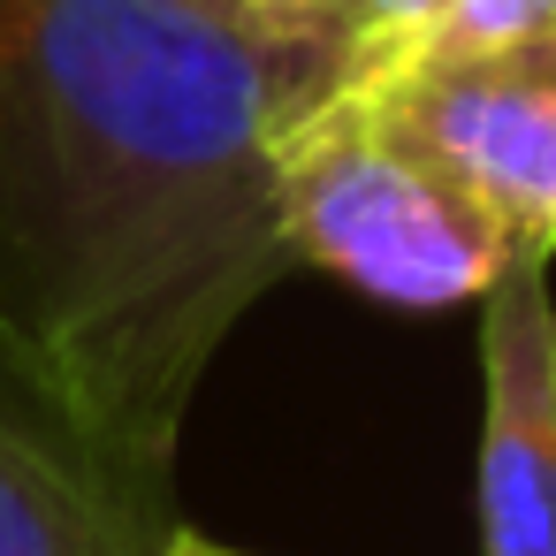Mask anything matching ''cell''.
I'll return each mask as SVG.
<instances>
[{"label": "cell", "mask_w": 556, "mask_h": 556, "mask_svg": "<svg viewBox=\"0 0 556 556\" xmlns=\"http://www.w3.org/2000/svg\"><path fill=\"white\" fill-rule=\"evenodd\" d=\"M237 0H0V351L176 488L237 320L298 275Z\"/></svg>", "instance_id": "6da1fadb"}, {"label": "cell", "mask_w": 556, "mask_h": 556, "mask_svg": "<svg viewBox=\"0 0 556 556\" xmlns=\"http://www.w3.org/2000/svg\"><path fill=\"white\" fill-rule=\"evenodd\" d=\"M275 214L298 267H320L404 313L480 305L518 260L503 214L374 100H328L282 130Z\"/></svg>", "instance_id": "7a4b0ae2"}, {"label": "cell", "mask_w": 556, "mask_h": 556, "mask_svg": "<svg viewBox=\"0 0 556 556\" xmlns=\"http://www.w3.org/2000/svg\"><path fill=\"white\" fill-rule=\"evenodd\" d=\"M374 100L396 130H412L442 168H457L518 237V252L556 260V31L450 54L389 77Z\"/></svg>", "instance_id": "3957f363"}, {"label": "cell", "mask_w": 556, "mask_h": 556, "mask_svg": "<svg viewBox=\"0 0 556 556\" xmlns=\"http://www.w3.org/2000/svg\"><path fill=\"white\" fill-rule=\"evenodd\" d=\"M176 488L123 465L0 351V556H168Z\"/></svg>", "instance_id": "277c9868"}, {"label": "cell", "mask_w": 556, "mask_h": 556, "mask_svg": "<svg viewBox=\"0 0 556 556\" xmlns=\"http://www.w3.org/2000/svg\"><path fill=\"white\" fill-rule=\"evenodd\" d=\"M480 556H556V290L518 252L480 298Z\"/></svg>", "instance_id": "5b68a950"}, {"label": "cell", "mask_w": 556, "mask_h": 556, "mask_svg": "<svg viewBox=\"0 0 556 556\" xmlns=\"http://www.w3.org/2000/svg\"><path fill=\"white\" fill-rule=\"evenodd\" d=\"M434 9L442 0H237L244 31L260 39L282 85L290 123H305L328 100L381 92L389 77H404Z\"/></svg>", "instance_id": "8992f818"}, {"label": "cell", "mask_w": 556, "mask_h": 556, "mask_svg": "<svg viewBox=\"0 0 556 556\" xmlns=\"http://www.w3.org/2000/svg\"><path fill=\"white\" fill-rule=\"evenodd\" d=\"M533 31H556V0H442L412 70L450 62V54H488V47H510V39H533Z\"/></svg>", "instance_id": "52a82bcc"}, {"label": "cell", "mask_w": 556, "mask_h": 556, "mask_svg": "<svg viewBox=\"0 0 556 556\" xmlns=\"http://www.w3.org/2000/svg\"><path fill=\"white\" fill-rule=\"evenodd\" d=\"M168 556H244V548H229V541H214V533H191V526H184V533L168 541Z\"/></svg>", "instance_id": "ba28073f"}]
</instances>
